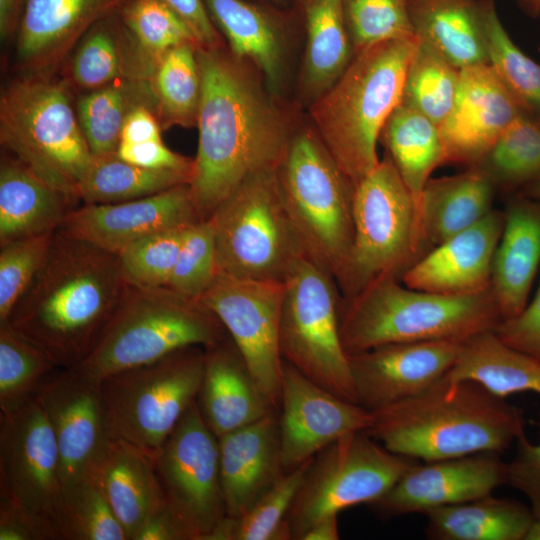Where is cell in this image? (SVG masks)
Listing matches in <instances>:
<instances>
[{
    "label": "cell",
    "instance_id": "obj_34",
    "mask_svg": "<svg viewBox=\"0 0 540 540\" xmlns=\"http://www.w3.org/2000/svg\"><path fill=\"white\" fill-rule=\"evenodd\" d=\"M424 515L432 540H525L535 519L530 506L492 494Z\"/></svg>",
    "mask_w": 540,
    "mask_h": 540
},
{
    "label": "cell",
    "instance_id": "obj_60",
    "mask_svg": "<svg viewBox=\"0 0 540 540\" xmlns=\"http://www.w3.org/2000/svg\"><path fill=\"white\" fill-rule=\"evenodd\" d=\"M339 539L337 515L327 516L313 524L300 540H337Z\"/></svg>",
    "mask_w": 540,
    "mask_h": 540
},
{
    "label": "cell",
    "instance_id": "obj_51",
    "mask_svg": "<svg viewBox=\"0 0 540 540\" xmlns=\"http://www.w3.org/2000/svg\"><path fill=\"white\" fill-rule=\"evenodd\" d=\"M54 233L0 245V324L6 323L15 304L44 264Z\"/></svg>",
    "mask_w": 540,
    "mask_h": 540
},
{
    "label": "cell",
    "instance_id": "obj_1",
    "mask_svg": "<svg viewBox=\"0 0 540 540\" xmlns=\"http://www.w3.org/2000/svg\"><path fill=\"white\" fill-rule=\"evenodd\" d=\"M199 131L189 184L201 220L250 176L276 169L294 134L246 62L220 48L197 47Z\"/></svg>",
    "mask_w": 540,
    "mask_h": 540
},
{
    "label": "cell",
    "instance_id": "obj_27",
    "mask_svg": "<svg viewBox=\"0 0 540 540\" xmlns=\"http://www.w3.org/2000/svg\"><path fill=\"white\" fill-rule=\"evenodd\" d=\"M539 266L540 200L517 193L504 212L492 267L491 288L502 319L524 309Z\"/></svg>",
    "mask_w": 540,
    "mask_h": 540
},
{
    "label": "cell",
    "instance_id": "obj_50",
    "mask_svg": "<svg viewBox=\"0 0 540 540\" xmlns=\"http://www.w3.org/2000/svg\"><path fill=\"white\" fill-rule=\"evenodd\" d=\"M216 245L209 219L189 225L168 288L199 300L217 276Z\"/></svg>",
    "mask_w": 540,
    "mask_h": 540
},
{
    "label": "cell",
    "instance_id": "obj_8",
    "mask_svg": "<svg viewBox=\"0 0 540 540\" xmlns=\"http://www.w3.org/2000/svg\"><path fill=\"white\" fill-rule=\"evenodd\" d=\"M276 175L306 256L338 285L353 243L355 186L311 128L294 132Z\"/></svg>",
    "mask_w": 540,
    "mask_h": 540
},
{
    "label": "cell",
    "instance_id": "obj_36",
    "mask_svg": "<svg viewBox=\"0 0 540 540\" xmlns=\"http://www.w3.org/2000/svg\"><path fill=\"white\" fill-rule=\"evenodd\" d=\"M306 28L303 86L317 99L349 65L353 46L343 0H299Z\"/></svg>",
    "mask_w": 540,
    "mask_h": 540
},
{
    "label": "cell",
    "instance_id": "obj_55",
    "mask_svg": "<svg viewBox=\"0 0 540 540\" xmlns=\"http://www.w3.org/2000/svg\"><path fill=\"white\" fill-rule=\"evenodd\" d=\"M192 31L198 47L220 48L223 41L220 32L213 23L204 0H162Z\"/></svg>",
    "mask_w": 540,
    "mask_h": 540
},
{
    "label": "cell",
    "instance_id": "obj_44",
    "mask_svg": "<svg viewBox=\"0 0 540 540\" xmlns=\"http://www.w3.org/2000/svg\"><path fill=\"white\" fill-rule=\"evenodd\" d=\"M459 80L460 70L418 39L407 68L401 103L440 126L453 107Z\"/></svg>",
    "mask_w": 540,
    "mask_h": 540
},
{
    "label": "cell",
    "instance_id": "obj_24",
    "mask_svg": "<svg viewBox=\"0 0 540 540\" xmlns=\"http://www.w3.org/2000/svg\"><path fill=\"white\" fill-rule=\"evenodd\" d=\"M504 212L483 219L432 248L401 276L409 288L444 295H469L491 287L493 259Z\"/></svg>",
    "mask_w": 540,
    "mask_h": 540
},
{
    "label": "cell",
    "instance_id": "obj_58",
    "mask_svg": "<svg viewBox=\"0 0 540 540\" xmlns=\"http://www.w3.org/2000/svg\"><path fill=\"white\" fill-rule=\"evenodd\" d=\"M134 540H188V538L165 505L145 522Z\"/></svg>",
    "mask_w": 540,
    "mask_h": 540
},
{
    "label": "cell",
    "instance_id": "obj_17",
    "mask_svg": "<svg viewBox=\"0 0 540 540\" xmlns=\"http://www.w3.org/2000/svg\"><path fill=\"white\" fill-rule=\"evenodd\" d=\"M36 396L55 435L64 492L95 478L111 441L101 381L78 368H58Z\"/></svg>",
    "mask_w": 540,
    "mask_h": 540
},
{
    "label": "cell",
    "instance_id": "obj_11",
    "mask_svg": "<svg viewBox=\"0 0 540 540\" xmlns=\"http://www.w3.org/2000/svg\"><path fill=\"white\" fill-rule=\"evenodd\" d=\"M205 348L188 347L101 380L108 434L154 458L197 401Z\"/></svg>",
    "mask_w": 540,
    "mask_h": 540
},
{
    "label": "cell",
    "instance_id": "obj_53",
    "mask_svg": "<svg viewBox=\"0 0 540 540\" xmlns=\"http://www.w3.org/2000/svg\"><path fill=\"white\" fill-rule=\"evenodd\" d=\"M493 332L506 345L540 361V283L524 309L512 318L502 319Z\"/></svg>",
    "mask_w": 540,
    "mask_h": 540
},
{
    "label": "cell",
    "instance_id": "obj_32",
    "mask_svg": "<svg viewBox=\"0 0 540 540\" xmlns=\"http://www.w3.org/2000/svg\"><path fill=\"white\" fill-rule=\"evenodd\" d=\"M152 71L117 11L93 25L78 42L65 79L89 91L123 79L148 80Z\"/></svg>",
    "mask_w": 540,
    "mask_h": 540
},
{
    "label": "cell",
    "instance_id": "obj_64",
    "mask_svg": "<svg viewBox=\"0 0 540 540\" xmlns=\"http://www.w3.org/2000/svg\"><path fill=\"white\" fill-rule=\"evenodd\" d=\"M264 1H267V2L272 3L274 5H277V6H284L288 2V0H264Z\"/></svg>",
    "mask_w": 540,
    "mask_h": 540
},
{
    "label": "cell",
    "instance_id": "obj_42",
    "mask_svg": "<svg viewBox=\"0 0 540 540\" xmlns=\"http://www.w3.org/2000/svg\"><path fill=\"white\" fill-rule=\"evenodd\" d=\"M310 460L292 470L283 471L248 511L239 517L226 516L208 540L291 539L286 516Z\"/></svg>",
    "mask_w": 540,
    "mask_h": 540
},
{
    "label": "cell",
    "instance_id": "obj_4",
    "mask_svg": "<svg viewBox=\"0 0 540 540\" xmlns=\"http://www.w3.org/2000/svg\"><path fill=\"white\" fill-rule=\"evenodd\" d=\"M418 38L391 39L354 53L338 80L315 99V131L354 186L378 164L377 142L401 103Z\"/></svg>",
    "mask_w": 540,
    "mask_h": 540
},
{
    "label": "cell",
    "instance_id": "obj_18",
    "mask_svg": "<svg viewBox=\"0 0 540 540\" xmlns=\"http://www.w3.org/2000/svg\"><path fill=\"white\" fill-rule=\"evenodd\" d=\"M279 409L283 471L306 463L346 434L367 431L374 421L372 411L327 391L285 361Z\"/></svg>",
    "mask_w": 540,
    "mask_h": 540
},
{
    "label": "cell",
    "instance_id": "obj_41",
    "mask_svg": "<svg viewBox=\"0 0 540 540\" xmlns=\"http://www.w3.org/2000/svg\"><path fill=\"white\" fill-rule=\"evenodd\" d=\"M483 17L489 64L523 115L540 123V63L512 41L493 0H484Z\"/></svg>",
    "mask_w": 540,
    "mask_h": 540
},
{
    "label": "cell",
    "instance_id": "obj_47",
    "mask_svg": "<svg viewBox=\"0 0 540 540\" xmlns=\"http://www.w3.org/2000/svg\"><path fill=\"white\" fill-rule=\"evenodd\" d=\"M187 227L149 235L122 250L118 259L127 284L140 289L167 287Z\"/></svg>",
    "mask_w": 540,
    "mask_h": 540
},
{
    "label": "cell",
    "instance_id": "obj_26",
    "mask_svg": "<svg viewBox=\"0 0 540 540\" xmlns=\"http://www.w3.org/2000/svg\"><path fill=\"white\" fill-rule=\"evenodd\" d=\"M197 402L203 419L217 438L274 411L260 393L230 337L205 349Z\"/></svg>",
    "mask_w": 540,
    "mask_h": 540
},
{
    "label": "cell",
    "instance_id": "obj_2",
    "mask_svg": "<svg viewBox=\"0 0 540 540\" xmlns=\"http://www.w3.org/2000/svg\"><path fill=\"white\" fill-rule=\"evenodd\" d=\"M128 289L118 255L58 229L4 324L58 368L72 369L91 353Z\"/></svg>",
    "mask_w": 540,
    "mask_h": 540
},
{
    "label": "cell",
    "instance_id": "obj_40",
    "mask_svg": "<svg viewBox=\"0 0 540 540\" xmlns=\"http://www.w3.org/2000/svg\"><path fill=\"white\" fill-rule=\"evenodd\" d=\"M148 81L162 129L197 126L202 82L196 45L185 44L166 52Z\"/></svg>",
    "mask_w": 540,
    "mask_h": 540
},
{
    "label": "cell",
    "instance_id": "obj_39",
    "mask_svg": "<svg viewBox=\"0 0 540 540\" xmlns=\"http://www.w3.org/2000/svg\"><path fill=\"white\" fill-rule=\"evenodd\" d=\"M141 105L155 112L149 81L143 79L119 80L86 91L77 99L78 119L93 155L117 151L126 117Z\"/></svg>",
    "mask_w": 540,
    "mask_h": 540
},
{
    "label": "cell",
    "instance_id": "obj_7",
    "mask_svg": "<svg viewBox=\"0 0 540 540\" xmlns=\"http://www.w3.org/2000/svg\"><path fill=\"white\" fill-rule=\"evenodd\" d=\"M229 337L199 300L168 287L129 289L91 353L75 367L102 380L188 347H213Z\"/></svg>",
    "mask_w": 540,
    "mask_h": 540
},
{
    "label": "cell",
    "instance_id": "obj_43",
    "mask_svg": "<svg viewBox=\"0 0 540 540\" xmlns=\"http://www.w3.org/2000/svg\"><path fill=\"white\" fill-rule=\"evenodd\" d=\"M494 186L522 190L540 179V123L520 115L474 165Z\"/></svg>",
    "mask_w": 540,
    "mask_h": 540
},
{
    "label": "cell",
    "instance_id": "obj_63",
    "mask_svg": "<svg viewBox=\"0 0 540 540\" xmlns=\"http://www.w3.org/2000/svg\"><path fill=\"white\" fill-rule=\"evenodd\" d=\"M525 540H540V517L534 519Z\"/></svg>",
    "mask_w": 540,
    "mask_h": 540
},
{
    "label": "cell",
    "instance_id": "obj_37",
    "mask_svg": "<svg viewBox=\"0 0 540 540\" xmlns=\"http://www.w3.org/2000/svg\"><path fill=\"white\" fill-rule=\"evenodd\" d=\"M380 139L420 212L423 188L438 166L445 164L439 126L400 103L386 121Z\"/></svg>",
    "mask_w": 540,
    "mask_h": 540
},
{
    "label": "cell",
    "instance_id": "obj_56",
    "mask_svg": "<svg viewBox=\"0 0 540 540\" xmlns=\"http://www.w3.org/2000/svg\"><path fill=\"white\" fill-rule=\"evenodd\" d=\"M162 127L154 110L141 105L132 110L121 130L120 143H143L161 140Z\"/></svg>",
    "mask_w": 540,
    "mask_h": 540
},
{
    "label": "cell",
    "instance_id": "obj_16",
    "mask_svg": "<svg viewBox=\"0 0 540 540\" xmlns=\"http://www.w3.org/2000/svg\"><path fill=\"white\" fill-rule=\"evenodd\" d=\"M284 282L217 274L199 298L220 320L270 409L280 406L279 329Z\"/></svg>",
    "mask_w": 540,
    "mask_h": 540
},
{
    "label": "cell",
    "instance_id": "obj_6",
    "mask_svg": "<svg viewBox=\"0 0 540 540\" xmlns=\"http://www.w3.org/2000/svg\"><path fill=\"white\" fill-rule=\"evenodd\" d=\"M71 85L52 74H26L6 85L0 97V141L47 184L79 199L92 159Z\"/></svg>",
    "mask_w": 540,
    "mask_h": 540
},
{
    "label": "cell",
    "instance_id": "obj_46",
    "mask_svg": "<svg viewBox=\"0 0 540 540\" xmlns=\"http://www.w3.org/2000/svg\"><path fill=\"white\" fill-rule=\"evenodd\" d=\"M131 39L152 65L169 50L198 43L181 17L162 0H127L119 10Z\"/></svg>",
    "mask_w": 540,
    "mask_h": 540
},
{
    "label": "cell",
    "instance_id": "obj_59",
    "mask_svg": "<svg viewBox=\"0 0 540 540\" xmlns=\"http://www.w3.org/2000/svg\"><path fill=\"white\" fill-rule=\"evenodd\" d=\"M26 0H0V36L6 41L15 36Z\"/></svg>",
    "mask_w": 540,
    "mask_h": 540
},
{
    "label": "cell",
    "instance_id": "obj_23",
    "mask_svg": "<svg viewBox=\"0 0 540 540\" xmlns=\"http://www.w3.org/2000/svg\"><path fill=\"white\" fill-rule=\"evenodd\" d=\"M127 0H26L16 32L15 65L53 74L86 32Z\"/></svg>",
    "mask_w": 540,
    "mask_h": 540
},
{
    "label": "cell",
    "instance_id": "obj_5",
    "mask_svg": "<svg viewBox=\"0 0 540 540\" xmlns=\"http://www.w3.org/2000/svg\"><path fill=\"white\" fill-rule=\"evenodd\" d=\"M502 316L492 288L469 295H444L407 287L399 278L379 279L340 304L345 352L430 340L464 343L494 330Z\"/></svg>",
    "mask_w": 540,
    "mask_h": 540
},
{
    "label": "cell",
    "instance_id": "obj_9",
    "mask_svg": "<svg viewBox=\"0 0 540 540\" xmlns=\"http://www.w3.org/2000/svg\"><path fill=\"white\" fill-rule=\"evenodd\" d=\"M354 235L338 284L343 298L403 273L426 254L415 199L387 155L355 186Z\"/></svg>",
    "mask_w": 540,
    "mask_h": 540
},
{
    "label": "cell",
    "instance_id": "obj_10",
    "mask_svg": "<svg viewBox=\"0 0 540 540\" xmlns=\"http://www.w3.org/2000/svg\"><path fill=\"white\" fill-rule=\"evenodd\" d=\"M208 219L215 237L217 274L284 282L306 255L284 205L276 169L247 178Z\"/></svg>",
    "mask_w": 540,
    "mask_h": 540
},
{
    "label": "cell",
    "instance_id": "obj_19",
    "mask_svg": "<svg viewBox=\"0 0 540 540\" xmlns=\"http://www.w3.org/2000/svg\"><path fill=\"white\" fill-rule=\"evenodd\" d=\"M506 471L507 463L496 452L417 462L369 506L382 519L425 514L492 494L506 484Z\"/></svg>",
    "mask_w": 540,
    "mask_h": 540
},
{
    "label": "cell",
    "instance_id": "obj_49",
    "mask_svg": "<svg viewBox=\"0 0 540 540\" xmlns=\"http://www.w3.org/2000/svg\"><path fill=\"white\" fill-rule=\"evenodd\" d=\"M67 540H128L95 478L64 492Z\"/></svg>",
    "mask_w": 540,
    "mask_h": 540
},
{
    "label": "cell",
    "instance_id": "obj_48",
    "mask_svg": "<svg viewBox=\"0 0 540 540\" xmlns=\"http://www.w3.org/2000/svg\"><path fill=\"white\" fill-rule=\"evenodd\" d=\"M354 53L391 39L415 36L409 0H343Z\"/></svg>",
    "mask_w": 540,
    "mask_h": 540
},
{
    "label": "cell",
    "instance_id": "obj_62",
    "mask_svg": "<svg viewBox=\"0 0 540 540\" xmlns=\"http://www.w3.org/2000/svg\"><path fill=\"white\" fill-rule=\"evenodd\" d=\"M518 194L540 200V179L525 186Z\"/></svg>",
    "mask_w": 540,
    "mask_h": 540
},
{
    "label": "cell",
    "instance_id": "obj_30",
    "mask_svg": "<svg viewBox=\"0 0 540 540\" xmlns=\"http://www.w3.org/2000/svg\"><path fill=\"white\" fill-rule=\"evenodd\" d=\"M494 188L490 178L476 166L459 174L430 178L420 200L425 249L430 251L491 212Z\"/></svg>",
    "mask_w": 540,
    "mask_h": 540
},
{
    "label": "cell",
    "instance_id": "obj_35",
    "mask_svg": "<svg viewBox=\"0 0 540 540\" xmlns=\"http://www.w3.org/2000/svg\"><path fill=\"white\" fill-rule=\"evenodd\" d=\"M445 376L476 381L503 398L523 392L540 395V361L506 345L493 330L464 342Z\"/></svg>",
    "mask_w": 540,
    "mask_h": 540
},
{
    "label": "cell",
    "instance_id": "obj_20",
    "mask_svg": "<svg viewBox=\"0 0 540 540\" xmlns=\"http://www.w3.org/2000/svg\"><path fill=\"white\" fill-rule=\"evenodd\" d=\"M463 343H390L348 355L357 402L369 411L413 397L441 380Z\"/></svg>",
    "mask_w": 540,
    "mask_h": 540
},
{
    "label": "cell",
    "instance_id": "obj_12",
    "mask_svg": "<svg viewBox=\"0 0 540 540\" xmlns=\"http://www.w3.org/2000/svg\"><path fill=\"white\" fill-rule=\"evenodd\" d=\"M279 346L283 361L334 395L357 403L339 327L334 277L304 255L284 281Z\"/></svg>",
    "mask_w": 540,
    "mask_h": 540
},
{
    "label": "cell",
    "instance_id": "obj_45",
    "mask_svg": "<svg viewBox=\"0 0 540 540\" xmlns=\"http://www.w3.org/2000/svg\"><path fill=\"white\" fill-rule=\"evenodd\" d=\"M58 367L39 347L0 325V413L12 412L34 398Z\"/></svg>",
    "mask_w": 540,
    "mask_h": 540
},
{
    "label": "cell",
    "instance_id": "obj_57",
    "mask_svg": "<svg viewBox=\"0 0 540 540\" xmlns=\"http://www.w3.org/2000/svg\"><path fill=\"white\" fill-rule=\"evenodd\" d=\"M0 540H44L34 523L16 506L1 500Z\"/></svg>",
    "mask_w": 540,
    "mask_h": 540
},
{
    "label": "cell",
    "instance_id": "obj_25",
    "mask_svg": "<svg viewBox=\"0 0 540 540\" xmlns=\"http://www.w3.org/2000/svg\"><path fill=\"white\" fill-rule=\"evenodd\" d=\"M218 442L226 516L239 517L283 472L277 411L219 437Z\"/></svg>",
    "mask_w": 540,
    "mask_h": 540
},
{
    "label": "cell",
    "instance_id": "obj_29",
    "mask_svg": "<svg viewBox=\"0 0 540 540\" xmlns=\"http://www.w3.org/2000/svg\"><path fill=\"white\" fill-rule=\"evenodd\" d=\"M74 203L16 157L0 165V245L57 231Z\"/></svg>",
    "mask_w": 540,
    "mask_h": 540
},
{
    "label": "cell",
    "instance_id": "obj_28",
    "mask_svg": "<svg viewBox=\"0 0 540 540\" xmlns=\"http://www.w3.org/2000/svg\"><path fill=\"white\" fill-rule=\"evenodd\" d=\"M95 479L128 540L165 506L155 458L125 441L111 439Z\"/></svg>",
    "mask_w": 540,
    "mask_h": 540
},
{
    "label": "cell",
    "instance_id": "obj_13",
    "mask_svg": "<svg viewBox=\"0 0 540 540\" xmlns=\"http://www.w3.org/2000/svg\"><path fill=\"white\" fill-rule=\"evenodd\" d=\"M416 459L385 448L366 431L346 434L317 453L286 516L291 539L317 521L383 496Z\"/></svg>",
    "mask_w": 540,
    "mask_h": 540
},
{
    "label": "cell",
    "instance_id": "obj_54",
    "mask_svg": "<svg viewBox=\"0 0 540 540\" xmlns=\"http://www.w3.org/2000/svg\"><path fill=\"white\" fill-rule=\"evenodd\" d=\"M117 155L127 162L153 169L194 171V159L169 149L161 140L143 143H119Z\"/></svg>",
    "mask_w": 540,
    "mask_h": 540
},
{
    "label": "cell",
    "instance_id": "obj_31",
    "mask_svg": "<svg viewBox=\"0 0 540 540\" xmlns=\"http://www.w3.org/2000/svg\"><path fill=\"white\" fill-rule=\"evenodd\" d=\"M484 0H409L416 37L454 67L489 63Z\"/></svg>",
    "mask_w": 540,
    "mask_h": 540
},
{
    "label": "cell",
    "instance_id": "obj_21",
    "mask_svg": "<svg viewBox=\"0 0 540 540\" xmlns=\"http://www.w3.org/2000/svg\"><path fill=\"white\" fill-rule=\"evenodd\" d=\"M200 220L189 185H180L136 200L84 204L71 209L59 229L118 255L144 237Z\"/></svg>",
    "mask_w": 540,
    "mask_h": 540
},
{
    "label": "cell",
    "instance_id": "obj_22",
    "mask_svg": "<svg viewBox=\"0 0 540 540\" xmlns=\"http://www.w3.org/2000/svg\"><path fill=\"white\" fill-rule=\"evenodd\" d=\"M520 115L489 63L461 69L453 107L439 126L445 163L476 165Z\"/></svg>",
    "mask_w": 540,
    "mask_h": 540
},
{
    "label": "cell",
    "instance_id": "obj_38",
    "mask_svg": "<svg viewBox=\"0 0 540 540\" xmlns=\"http://www.w3.org/2000/svg\"><path fill=\"white\" fill-rule=\"evenodd\" d=\"M194 171L153 169L122 160L117 153L93 155L79 185L84 204L118 203L189 185Z\"/></svg>",
    "mask_w": 540,
    "mask_h": 540
},
{
    "label": "cell",
    "instance_id": "obj_3",
    "mask_svg": "<svg viewBox=\"0 0 540 540\" xmlns=\"http://www.w3.org/2000/svg\"><path fill=\"white\" fill-rule=\"evenodd\" d=\"M473 380L444 376L425 391L373 411L366 431L393 453L424 462L502 453L525 433L523 411Z\"/></svg>",
    "mask_w": 540,
    "mask_h": 540
},
{
    "label": "cell",
    "instance_id": "obj_14",
    "mask_svg": "<svg viewBox=\"0 0 540 540\" xmlns=\"http://www.w3.org/2000/svg\"><path fill=\"white\" fill-rule=\"evenodd\" d=\"M1 500L20 509L44 540H67L55 435L37 396L0 413Z\"/></svg>",
    "mask_w": 540,
    "mask_h": 540
},
{
    "label": "cell",
    "instance_id": "obj_61",
    "mask_svg": "<svg viewBox=\"0 0 540 540\" xmlns=\"http://www.w3.org/2000/svg\"><path fill=\"white\" fill-rule=\"evenodd\" d=\"M521 10L531 17L540 16V0H518Z\"/></svg>",
    "mask_w": 540,
    "mask_h": 540
},
{
    "label": "cell",
    "instance_id": "obj_15",
    "mask_svg": "<svg viewBox=\"0 0 540 540\" xmlns=\"http://www.w3.org/2000/svg\"><path fill=\"white\" fill-rule=\"evenodd\" d=\"M165 505L188 540H208L226 517L219 442L195 401L155 457Z\"/></svg>",
    "mask_w": 540,
    "mask_h": 540
},
{
    "label": "cell",
    "instance_id": "obj_33",
    "mask_svg": "<svg viewBox=\"0 0 540 540\" xmlns=\"http://www.w3.org/2000/svg\"><path fill=\"white\" fill-rule=\"evenodd\" d=\"M218 31L227 39L231 54L252 63L275 93L281 83L283 51L275 18L248 0H204Z\"/></svg>",
    "mask_w": 540,
    "mask_h": 540
},
{
    "label": "cell",
    "instance_id": "obj_52",
    "mask_svg": "<svg viewBox=\"0 0 540 540\" xmlns=\"http://www.w3.org/2000/svg\"><path fill=\"white\" fill-rule=\"evenodd\" d=\"M507 463L506 484L526 496L535 518L540 517V441L532 443L523 433Z\"/></svg>",
    "mask_w": 540,
    "mask_h": 540
}]
</instances>
